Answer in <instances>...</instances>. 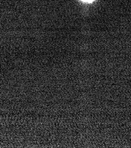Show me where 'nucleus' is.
Instances as JSON below:
<instances>
[{"label":"nucleus","instance_id":"nucleus-1","mask_svg":"<svg viewBox=\"0 0 131 148\" xmlns=\"http://www.w3.org/2000/svg\"><path fill=\"white\" fill-rule=\"evenodd\" d=\"M83 1H86V2H91V1H93V0H83Z\"/></svg>","mask_w":131,"mask_h":148}]
</instances>
